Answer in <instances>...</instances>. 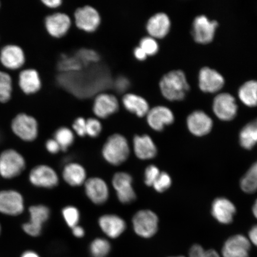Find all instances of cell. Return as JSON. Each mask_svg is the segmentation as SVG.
Wrapping results in <instances>:
<instances>
[{"label":"cell","instance_id":"obj_1","mask_svg":"<svg viewBox=\"0 0 257 257\" xmlns=\"http://www.w3.org/2000/svg\"><path fill=\"white\" fill-rule=\"evenodd\" d=\"M131 154L130 144L126 138L120 134L111 135L102 148V157L108 164L117 166L126 162Z\"/></svg>","mask_w":257,"mask_h":257},{"label":"cell","instance_id":"obj_2","mask_svg":"<svg viewBox=\"0 0 257 257\" xmlns=\"http://www.w3.org/2000/svg\"><path fill=\"white\" fill-rule=\"evenodd\" d=\"M161 92L170 101H181L189 90L185 73L174 70L164 76L160 82Z\"/></svg>","mask_w":257,"mask_h":257},{"label":"cell","instance_id":"obj_3","mask_svg":"<svg viewBox=\"0 0 257 257\" xmlns=\"http://www.w3.org/2000/svg\"><path fill=\"white\" fill-rule=\"evenodd\" d=\"M27 167L25 157L18 150L9 148L0 152V178L8 181L17 178Z\"/></svg>","mask_w":257,"mask_h":257},{"label":"cell","instance_id":"obj_4","mask_svg":"<svg viewBox=\"0 0 257 257\" xmlns=\"http://www.w3.org/2000/svg\"><path fill=\"white\" fill-rule=\"evenodd\" d=\"M29 220L22 224V230L27 235L32 237H39L44 225L49 220L51 211L44 204L31 205L28 208Z\"/></svg>","mask_w":257,"mask_h":257},{"label":"cell","instance_id":"obj_5","mask_svg":"<svg viewBox=\"0 0 257 257\" xmlns=\"http://www.w3.org/2000/svg\"><path fill=\"white\" fill-rule=\"evenodd\" d=\"M26 209L23 194L15 189L0 190V214L16 217L21 216Z\"/></svg>","mask_w":257,"mask_h":257},{"label":"cell","instance_id":"obj_6","mask_svg":"<svg viewBox=\"0 0 257 257\" xmlns=\"http://www.w3.org/2000/svg\"><path fill=\"white\" fill-rule=\"evenodd\" d=\"M132 223L134 232L144 239L153 237L159 229V217L150 210L138 211L134 214Z\"/></svg>","mask_w":257,"mask_h":257},{"label":"cell","instance_id":"obj_7","mask_svg":"<svg viewBox=\"0 0 257 257\" xmlns=\"http://www.w3.org/2000/svg\"><path fill=\"white\" fill-rule=\"evenodd\" d=\"M11 128L15 136L25 143L34 142L39 134L37 120L24 113L16 115L12 122Z\"/></svg>","mask_w":257,"mask_h":257},{"label":"cell","instance_id":"obj_8","mask_svg":"<svg viewBox=\"0 0 257 257\" xmlns=\"http://www.w3.org/2000/svg\"><path fill=\"white\" fill-rule=\"evenodd\" d=\"M28 181L34 187L50 189L59 185L60 179L52 167L43 164L35 166L30 170Z\"/></svg>","mask_w":257,"mask_h":257},{"label":"cell","instance_id":"obj_9","mask_svg":"<svg viewBox=\"0 0 257 257\" xmlns=\"http://www.w3.org/2000/svg\"><path fill=\"white\" fill-rule=\"evenodd\" d=\"M133 176L126 172H117L112 177V186L121 204H130L136 200L137 194L133 188Z\"/></svg>","mask_w":257,"mask_h":257},{"label":"cell","instance_id":"obj_10","mask_svg":"<svg viewBox=\"0 0 257 257\" xmlns=\"http://www.w3.org/2000/svg\"><path fill=\"white\" fill-rule=\"evenodd\" d=\"M83 186L86 197L95 205L105 204L110 197V190L107 182L99 177L87 179Z\"/></svg>","mask_w":257,"mask_h":257},{"label":"cell","instance_id":"obj_11","mask_svg":"<svg viewBox=\"0 0 257 257\" xmlns=\"http://www.w3.org/2000/svg\"><path fill=\"white\" fill-rule=\"evenodd\" d=\"M218 23L210 21L204 15L199 16L193 23L192 35L199 44H206L213 41Z\"/></svg>","mask_w":257,"mask_h":257},{"label":"cell","instance_id":"obj_12","mask_svg":"<svg viewBox=\"0 0 257 257\" xmlns=\"http://www.w3.org/2000/svg\"><path fill=\"white\" fill-rule=\"evenodd\" d=\"M214 114L219 119L229 121L235 117L237 106L235 98L228 93H222L214 98L213 105Z\"/></svg>","mask_w":257,"mask_h":257},{"label":"cell","instance_id":"obj_13","mask_svg":"<svg viewBox=\"0 0 257 257\" xmlns=\"http://www.w3.org/2000/svg\"><path fill=\"white\" fill-rule=\"evenodd\" d=\"M99 228L108 238L119 237L126 229V223L123 218L114 214L102 215L98 219Z\"/></svg>","mask_w":257,"mask_h":257},{"label":"cell","instance_id":"obj_14","mask_svg":"<svg viewBox=\"0 0 257 257\" xmlns=\"http://www.w3.org/2000/svg\"><path fill=\"white\" fill-rule=\"evenodd\" d=\"M250 249L249 240L242 234H236L225 242L221 255L223 257H249Z\"/></svg>","mask_w":257,"mask_h":257},{"label":"cell","instance_id":"obj_15","mask_svg":"<svg viewBox=\"0 0 257 257\" xmlns=\"http://www.w3.org/2000/svg\"><path fill=\"white\" fill-rule=\"evenodd\" d=\"M75 23L80 30L86 32L94 31L100 24L101 18L96 10L91 6H85L76 10Z\"/></svg>","mask_w":257,"mask_h":257},{"label":"cell","instance_id":"obj_16","mask_svg":"<svg viewBox=\"0 0 257 257\" xmlns=\"http://www.w3.org/2000/svg\"><path fill=\"white\" fill-rule=\"evenodd\" d=\"M147 120L153 130L162 131L166 126L173 123L175 117L169 108L160 105L150 109L147 114Z\"/></svg>","mask_w":257,"mask_h":257},{"label":"cell","instance_id":"obj_17","mask_svg":"<svg viewBox=\"0 0 257 257\" xmlns=\"http://www.w3.org/2000/svg\"><path fill=\"white\" fill-rule=\"evenodd\" d=\"M224 84L222 75L214 69L205 67L202 68L199 75V86L201 91L207 93L216 92Z\"/></svg>","mask_w":257,"mask_h":257},{"label":"cell","instance_id":"obj_18","mask_svg":"<svg viewBox=\"0 0 257 257\" xmlns=\"http://www.w3.org/2000/svg\"><path fill=\"white\" fill-rule=\"evenodd\" d=\"M187 126L191 133L197 137H202L210 133L213 121L202 111H195L189 115Z\"/></svg>","mask_w":257,"mask_h":257},{"label":"cell","instance_id":"obj_19","mask_svg":"<svg viewBox=\"0 0 257 257\" xmlns=\"http://www.w3.org/2000/svg\"><path fill=\"white\" fill-rule=\"evenodd\" d=\"M211 213L218 222L230 224L232 222L236 213V207L228 199L218 198L212 204Z\"/></svg>","mask_w":257,"mask_h":257},{"label":"cell","instance_id":"obj_20","mask_svg":"<svg viewBox=\"0 0 257 257\" xmlns=\"http://www.w3.org/2000/svg\"><path fill=\"white\" fill-rule=\"evenodd\" d=\"M133 150L137 158L141 160L153 159L157 154L156 144L148 135L136 136L134 138Z\"/></svg>","mask_w":257,"mask_h":257},{"label":"cell","instance_id":"obj_21","mask_svg":"<svg viewBox=\"0 0 257 257\" xmlns=\"http://www.w3.org/2000/svg\"><path fill=\"white\" fill-rule=\"evenodd\" d=\"M46 27L51 36L59 38L67 33L71 25L69 16L62 13H56L47 16L46 19Z\"/></svg>","mask_w":257,"mask_h":257},{"label":"cell","instance_id":"obj_22","mask_svg":"<svg viewBox=\"0 0 257 257\" xmlns=\"http://www.w3.org/2000/svg\"><path fill=\"white\" fill-rule=\"evenodd\" d=\"M118 108L116 97L111 94L102 93L96 96L93 105V111L99 118H104L114 113Z\"/></svg>","mask_w":257,"mask_h":257},{"label":"cell","instance_id":"obj_23","mask_svg":"<svg viewBox=\"0 0 257 257\" xmlns=\"http://www.w3.org/2000/svg\"><path fill=\"white\" fill-rule=\"evenodd\" d=\"M62 177L64 182L72 187L83 185L87 180L84 167L75 162L66 164L63 169Z\"/></svg>","mask_w":257,"mask_h":257},{"label":"cell","instance_id":"obj_24","mask_svg":"<svg viewBox=\"0 0 257 257\" xmlns=\"http://www.w3.org/2000/svg\"><path fill=\"white\" fill-rule=\"evenodd\" d=\"M0 60L7 68L17 69L24 65L25 61V54L21 47L15 45H9L2 50Z\"/></svg>","mask_w":257,"mask_h":257},{"label":"cell","instance_id":"obj_25","mask_svg":"<svg viewBox=\"0 0 257 257\" xmlns=\"http://www.w3.org/2000/svg\"><path fill=\"white\" fill-rule=\"evenodd\" d=\"M171 26L169 16L164 13H159L149 19L147 30L154 38H163L169 33Z\"/></svg>","mask_w":257,"mask_h":257},{"label":"cell","instance_id":"obj_26","mask_svg":"<svg viewBox=\"0 0 257 257\" xmlns=\"http://www.w3.org/2000/svg\"><path fill=\"white\" fill-rule=\"evenodd\" d=\"M122 102L128 111L133 112L140 117L147 115L150 110L149 104L146 99L137 94L124 95Z\"/></svg>","mask_w":257,"mask_h":257},{"label":"cell","instance_id":"obj_27","mask_svg":"<svg viewBox=\"0 0 257 257\" xmlns=\"http://www.w3.org/2000/svg\"><path fill=\"white\" fill-rule=\"evenodd\" d=\"M19 85L26 94L37 92L41 86L39 74L34 69L24 70L19 76Z\"/></svg>","mask_w":257,"mask_h":257},{"label":"cell","instance_id":"obj_28","mask_svg":"<svg viewBox=\"0 0 257 257\" xmlns=\"http://www.w3.org/2000/svg\"><path fill=\"white\" fill-rule=\"evenodd\" d=\"M241 147L246 150L252 149L257 144V119L250 122L242 128L239 135Z\"/></svg>","mask_w":257,"mask_h":257},{"label":"cell","instance_id":"obj_29","mask_svg":"<svg viewBox=\"0 0 257 257\" xmlns=\"http://www.w3.org/2000/svg\"><path fill=\"white\" fill-rule=\"evenodd\" d=\"M240 101L250 107L257 105V81L249 80L239 88L238 92Z\"/></svg>","mask_w":257,"mask_h":257},{"label":"cell","instance_id":"obj_30","mask_svg":"<svg viewBox=\"0 0 257 257\" xmlns=\"http://www.w3.org/2000/svg\"><path fill=\"white\" fill-rule=\"evenodd\" d=\"M111 245L109 240L104 237H96L89 246L91 257H107L111 252Z\"/></svg>","mask_w":257,"mask_h":257},{"label":"cell","instance_id":"obj_31","mask_svg":"<svg viewBox=\"0 0 257 257\" xmlns=\"http://www.w3.org/2000/svg\"><path fill=\"white\" fill-rule=\"evenodd\" d=\"M243 192L252 194L257 191V162L250 167L240 182Z\"/></svg>","mask_w":257,"mask_h":257},{"label":"cell","instance_id":"obj_32","mask_svg":"<svg viewBox=\"0 0 257 257\" xmlns=\"http://www.w3.org/2000/svg\"><path fill=\"white\" fill-rule=\"evenodd\" d=\"M54 139L55 140L61 148L62 152H66L75 141L73 132L67 127H62L56 131L54 134Z\"/></svg>","mask_w":257,"mask_h":257},{"label":"cell","instance_id":"obj_33","mask_svg":"<svg viewBox=\"0 0 257 257\" xmlns=\"http://www.w3.org/2000/svg\"><path fill=\"white\" fill-rule=\"evenodd\" d=\"M12 91V80L11 76L0 71V102L5 103L11 99Z\"/></svg>","mask_w":257,"mask_h":257},{"label":"cell","instance_id":"obj_34","mask_svg":"<svg viewBox=\"0 0 257 257\" xmlns=\"http://www.w3.org/2000/svg\"><path fill=\"white\" fill-rule=\"evenodd\" d=\"M62 216L67 226L72 229L78 226L80 218V211L78 208L73 205H68L63 208Z\"/></svg>","mask_w":257,"mask_h":257},{"label":"cell","instance_id":"obj_35","mask_svg":"<svg viewBox=\"0 0 257 257\" xmlns=\"http://www.w3.org/2000/svg\"><path fill=\"white\" fill-rule=\"evenodd\" d=\"M172 179L168 173L163 172H161L158 178L154 183L153 187L154 189L159 193L164 192L171 186Z\"/></svg>","mask_w":257,"mask_h":257},{"label":"cell","instance_id":"obj_36","mask_svg":"<svg viewBox=\"0 0 257 257\" xmlns=\"http://www.w3.org/2000/svg\"><path fill=\"white\" fill-rule=\"evenodd\" d=\"M140 47L147 54V56H153L159 51V44L155 38L146 37L143 38L140 43Z\"/></svg>","mask_w":257,"mask_h":257},{"label":"cell","instance_id":"obj_37","mask_svg":"<svg viewBox=\"0 0 257 257\" xmlns=\"http://www.w3.org/2000/svg\"><path fill=\"white\" fill-rule=\"evenodd\" d=\"M188 257H220L214 249L205 250L202 247L195 244L189 250Z\"/></svg>","mask_w":257,"mask_h":257},{"label":"cell","instance_id":"obj_38","mask_svg":"<svg viewBox=\"0 0 257 257\" xmlns=\"http://www.w3.org/2000/svg\"><path fill=\"white\" fill-rule=\"evenodd\" d=\"M102 131V124L100 121L95 118H89L86 120V135L91 138H96L99 136Z\"/></svg>","mask_w":257,"mask_h":257},{"label":"cell","instance_id":"obj_39","mask_svg":"<svg viewBox=\"0 0 257 257\" xmlns=\"http://www.w3.org/2000/svg\"><path fill=\"white\" fill-rule=\"evenodd\" d=\"M81 62L76 57H64L59 64L61 70L66 72L76 71L81 67Z\"/></svg>","mask_w":257,"mask_h":257},{"label":"cell","instance_id":"obj_40","mask_svg":"<svg viewBox=\"0 0 257 257\" xmlns=\"http://www.w3.org/2000/svg\"><path fill=\"white\" fill-rule=\"evenodd\" d=\"M160 173L159 169L157 166L154 165L147 166L144 172L145 184L147 186H153Z\"/></svg>","mask_w":257,"mask_h":257},{"label":"cell","instance_id":"obj_41","mask_svg":"<svg viewBox=\"0 0 257 257\" xmlns=\"http://www.w3.org/2000/svg\"><path fill=\"white\" fill-rule=\"evenodd\" d=\"M77 57L80 62L81 61V63L97 62L99 57L95 51L89 49L80 50L77 54Z\"/></svg>","mask_w":257,"mask_h":257},{"label":"cell","instance_id":"obj_42","mask_svg":"<svg viewBox=\"0 0 257 257\" xmlns=\"http://www.w3.org/2000/svg\"><path fill=\"white\" fill-rule=\"evenodd\" d=\"M86 120L84 118L80 117L77 118L73 123V130L75 133L80 137L86 136Z\"/></svg>","mask_w":257,"mask_h":257},{"label":"cell","instance_id":"obj_43","mask_svg":"<svg viewBox=\"0 0 257 257\" xmlns=\"http://www.w3.org/2000/svg\"><path fill=\"white\" fill-rule=\"evenodd\" d=\"M46 149L48 153L51 154L59 153L61 150L59 144L54 139L48 140L46 143Z\"/></svg>","mask_w":257,"mask_h":257},{"label":"cell","instance_id":"obj_44","mask_svg":"<svg viewBox=\"0 0 257 257\" xmlns=\"http://www.w3.org/2000/svg\"><path fill=\"white\" fill-rule=\"evenodd\" d=\"M134 54L136 59L140 61L146 60L147 57V54L145 53V51L140 46L137 47L135 48Z\"/></svg>","mask_w":257,"mask_h":257},{"label":"cell","instance_id":"obj_45","mask_svg":"<svg viewBox=\"0 0 257 257\" xmlns=\"http://www.w3.org/2000/svg\"><path fill=\"white\" fill-rule=\"evenodd\" d=\"M72 234L76 238H82L85 236V231L82 226H76L72 229Z\"/></svg>","mask_w":257,"mask_h":257},{"label":"cell","instance_id":"obj_46","mask_svg":"<svg viewBox=\"0 0 257 257\" xmlns=\"http://www.w3.org/2000/svg\"><path fill=\"white\" fill-rule=\"evenodd\" d=\"M249 240L255 246H257V224L253 226L249 232Z\"/></svg>","mask_w":257,"mask_h":257},{"label":"cell","instance_id":"obj_47","mask_svg":"<svg viewBox=\"0 0 257 257\" xmlns=\"http://www.w3.org/2000/svg\"><path fill=\"white\" fill-rule=\"evenodd\" d=\"M44 4L50 8H56L62 4L61 0H44Z\"/></svg>","mask_w":257,"mask_h":257},{"label":"cell","instance_id":"obj_48","mask_svg":"<svg viewBox=\"0 0 257 257\" xmlns=\"http://www.w3.org/2000/svg\"><path fill=\"white\" fill-rule=\"evenodd\" d=\"M20 257H41V256L35 250L28 249L22 252Z\"/></svg>","mask_w":257,"mask_h":257},{"label":"cell","instance_id":"obj_49","mask_svg":"<svg viewBox=\"0 0 257 257\" xmlns=\"http://www.w3.org/2000/svg\"><path fill=\"white\" fill-rule=\"evenodd\" d=\"M252 213H253V216H254L257 219V199L255 202L254 204H253V205Z\"/></svg>","mask_w":257,"mask_h":257},{"label":"cell","instance_id":"obj_50","mask_svg":"<svg viewBox=\"0 0 257 257\" xmlns=\"http://www.w3.org/2000/svg\"><path fill=\"white\" fill-rule=\"evenodd\" d=\"M2 232H3L2 224V223L0 222V237H1V236H2Z\"/></svg>","mask_w":257,"mask_h":257},{"label":"cell","instance_id":"obj_51","mask_svg":"<svg viewBox=\"0 0 257 257\" xmlns=\"http://www.w3.org/2000/svg\"><path fill=\"white\" fill-rule=\"evenodd\" d=\"M169 257H185L184 256H169Z\"/></svg>","mask_w":257,"mask_h":257}]
</instances>
